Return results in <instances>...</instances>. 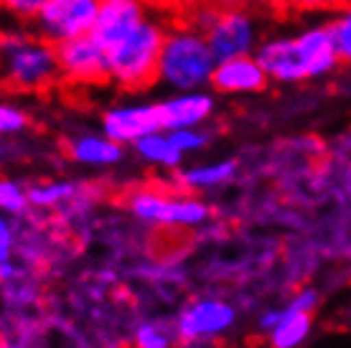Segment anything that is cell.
Instances as JSON below:
<instances>
[{"label":"cell","instance_id":"1","mask_svg":"<svg viewBox=\"0 0 351 348\" xmlns=\"http://www.w3.org/2000/svg\"><path fill=\"white\" fill-rule=\"evenodd\" d=\"M255 56L275 84H300L321 79L341 66L328 21L308 23L290 34L265 36Z\"/></svg>","mask_w":351,"mask_h":348},{"label":"cell","instance_id":"2","mask_svg":"<svg viewBox=\"0 0 351 348\" xmlns=\"http://www.w3.org/2000/svg\"><path fill=\"white\" fill-rule=\"evenodd\" d=\"M59 82L56 44L34 26L0 23V87L13 95H46Z\"/></svg>","mask_w":351,"mask_h":348},{"label":"cell","instance_id":"3","mask_svg":"<svg viewBox=\"0 0 351 348\" xmlns=\"http://www.w3.org/2000/svg\"><path fill=\"white\" fill-rule=\"evenodd\" d=\"M214 66L217 56L193 18L178 16L173 23H168L158 61L160 87H166L168 92L209 87Z\"/></svg>","mask_w":351,"mask_h":348},{"label":"cell","instance_id":"4","mask_svg":"<svg viewBox=\"0 0 351 348\" xmlns=\"http://www.w3.org/2000/svg\"><path fill=\"white\" fill-rule=\"evenodd\" d=\"M166 31V18L150 13L141 26H135L107 49V69L114 87L125 92H143L158 84V61Z\"/></svg>","mask_w":351,"mask_h":348},{"label":"cell","instance_id":"5","mask_svg":"<svg viewBox=\"0 0 351 348\" xmlns=\"http://www.w3.org/2000/svg\"><path fill=\"white\" fill-rule=\"evenodd\" d=\"M193 18V23L202 28L211 51L219 59H232V56H247L255 53L260 41H263V23L252 5L247 8H217L206 5Z\"/></svg>","mask_w":351,"mask_h":348},{"label":"cell","instance_id":"6","mask_svg":"<svg viewBox=\"0 0 351 348\" xmlns=\"http://www.w3.org/2000/svg\"><path fill=\"white\" fill-rule=\"evenodd\" d=\"M56 53H59V77L64 84L84 89L110 82L107 49L92 34L64 41L56 46Z\"/></svg>","mask_w":351,"mask_h":348},{"label":"cell","instance_id":"7","mask_svg":"<svg viewBox=\"0 0 351 348\" xmlns=\"http://www.w3.org/2000/svg\"><path fill=\"white\" fill-rule=\"evenodd\" d=\"M99 10V0H46L36 16L34 28L51 44H64L71 38L92 34Z\"/></svg>","mask_w":351,"mask_h":348},{"label":"cell","instance_id":"8","mask_svg":"<svg viewBox=\"0 0 351 348\" xmlns=\"http://www.w3.org/2000/svg\"><path fill=\"white\" fill-rule=\"evenodd\" d=\"M156 130H163L158 102L114 105L102 114V132L120 145H135L141 138Z\"/></svg>","mask_w":351,"mask_h":348},{"label":"cell","instance_id":"9","mask_svg":"<svg viewBox=\"0 0 351 348\" xmlns=\"http://www.w3.org/2000/svg\"><path fill=\"white\" fill-rule=\"evenodd\" d=\"M156 8L158 5L153 0H99L92 36L105 49H110L135 26H141L150 13H156Z\"/></svg>","mask_w":351,"mask_h":348},{"label":"cell","instance_id":"10","mask_svg":"<svg viewBox=\"0 0 351 348\" xmlns=\"http://www.w3.org/2000/svg\"><path fill=\"white\" fill-rule=\"evenodd\" d=\"M160 125L163 130H181V127H202L211 120L217 110V95L214 89H181L171 92L166 99L158 102Z\"/></svg>","mask_w":351,"mask_h":348},{"label":"cell","instance_id":"11","mask_svg":"<svg viewBox=\"0 0 351 348\" xmlns=\"http://www.w3.org/2000/svg\"><path fill=\"white\" fill-rule=\"evenodd\" d=\"M267 84H270V79L265 74L263 64L257 61L255 53H247V56H232V59L217 61L209 87L217 95L247 97L260 95Z\"/></svg>","mask_w":351,"mask_h":348},{"label":"cell","instance_id":"12","mask_svg":"<svg viewBox=\"0 0 351 348\" xmlns=\"http://www.w3.org/2000/svg\"><path fill=\"white\" fill-rule=\"evenodd\" d=\"M128 206L138 216L163 224H193L206 216V206L196 201H171L160 188H135L128 196Z\"/></svg>","mask_w":351,"mask_h":348},{"label":"cell","instance_id":"13","mask_svg":"<svg viewBox=\"0 0 351 348\" xmlns=\"http://www.w3.org/2000/svg\"><path fill=\"white\" fill-rule=\"evenodd\" d=\"M66 156L84 166H112L117 160H123V145L102 135H80L64 142Z\"/></svg>","mask_w":351,"mask_h":348},{"label":"cell","instance_id":"14","mask_svg":"<svg viewBox=\"0 0 351 348\" xmlns=\"http://www.w3.org/2000/svg\"><path fill=\"white\" fill-rule=\"evenodd\" d=\"M232 323V310L221 303H202L191 308L189 313L181 318V333L186 338L202 336V333H214L227 328Z\"/></svg>","mask_w":351,"mask_h":348},{"label":"cell","instance_id":"15","mask_svg":"<svg viewBox=\"0 0 351 348\" xmlns=\"http://www.w3.org/2000/svg\"><path fill=\"white\" fill-rule=\"evenodd\" d=\"M135 150L148 163H153V166H166V168H176L181 163V158H184V153L173 145L168 130H156L150 132V135H145V138H141L135 142Z\"/></svg>","mask_w":351,"mask_h":348},{"label":"cell","instance_id":"16","mask_svg":"<svg viewBox=\"0 0 351 348\" xmlns=\"http://www.w3.org/2000/svg\"><path fill=\"white\" fill-rule=\"evenodd\" d=\"M313 323L311 310H288L282 313L280 325L272 333V348H293L295 343L303 340V336L308 333Z\"/></svg>","mask_w":351,"mask_h":348},{"label":"cell","instance_id":"17","mask_svg":"<svg viewBox=\"0 0 351 348\" xmlns=\"http://www.w3.org/2000/svg\"><path fill=\"white\" fill-rule=\"evenodd\" d=\"M237 171L234 160H224V163H211V166L191 168L184 175H178V181L184 186H214V183H224L227 178H232Z\"/></svg>","mask_w":351,"mask_h":348},{"label":"cell","instance_id":"18","mask_svg":"<svg viewBox=\"0 0 351 348\" xmlns=\"http://www.w3.org/2000/svg\"><path fill=\"white\" fill-rule=\"evenodd\" d=\"M328 28L334 34L341 64H351V5H339L328 18Z\"/></svg>","mask_w":351,"mask_h":348},{"label":"cell","instance_id":"19","mask_svg":"<svg viewBox=\"0 0 351 348\" xmlns=\"http://www.w3.org/2000/svg\"><path fill=\"white\" fill-rule=\"evenodd\" d=\"M44 5L46 0H0V21L34 26L36 16L41 13Z\"/></svg>","mask_w":351,"mask_h":348},{"label":"cell","instance_id":"20","mask_svg":"<svg viewBox=\"0 0 351 348\" xmlns=\"http://www.w3.org/2000/svg\"><path fill=\"white\" fill-rule=\"evenodd\" d=\"M28 122L31 120H28V112L23 110V107L0 99V138H3V135H16V132L26 130Z\"/></svg>","mask_w":351,"mask_h":348},{"label":"cell","instance_id":"21","mask_svg":"<svg viewBox=\"0 0 351 348\" xmlns=\"http://www.w3.org/2000/svg\"><path fill=\"white\" fill-rule=\"evenodd\" d=\"M173 145L181 153H189V150H199L209 142V135L202 130V127H181V130H168Z\"/></svg>","mask_w":351,"mask_h":348},{"label":"cell","instance_id":"22","mask_svg":"<svg viewBox=\"0 0 351 348\" xmlns=\"http://www.w3.org/2000/svg\"><path fill=\"white\" fill-rule=\"evenodd\" d=\"M0 206L8 211H21L26 206V196L21 193V188L3 175H0Z\"/></svg>","mask_w":351,"mask_h":348},{"label":"cell","instance_id":"23","mask_svg":"<svg viewBox=\"0 0 351 348\" xmlns=\"http://www.w3.org/2000/svg\"><path fill=\"white\" fill-rule=\"evenodd\" d=\"M74 193V186L69 183H62V186H46V188H34V191L28 193V199L34 201V203H53V201L59 199H66Z\"/></svg>","mask_w":351,"mask_h":348},{"label":"cell","instance_id":"24","mask_svg":"<svg viewBox=\"0 0 351 348\" xmlns=\"http://www.w3.org/2000/svg\"><path fill=\"white\" fill-rule=\"evenodd\" d=\"M341 5V0H295V13H306V16H331L336 8Z\"/></svg>","mask_w":351,"mask_h":348},{"label":"cell","instance_id":"25","mask_svg":"<svg viewBox=\"0 0 351 348\" xmlns=\"http://www.w3.org/2000/svg\"><path fill=\"white\" fill-rule=\"evenodd\" d=\"M206 5H209V0H166V3H163V8L173 10V13L186 16V18L196 16V13L202 8H206Z\"/></svg>","mask_w":351,"mask_h":348},{"label":"cell","instance_id":"26","mask_svg":"<svg viewBox=\"0 0 351 348\" xmlns=\"http://www.w3.org/2000/svg\"><path fill=\"white\" fill-rule=\"evenodd\" d=\"M263 10H267L270 16H288V13H295V0H255Z\"/></svg>","mask_w":351,"mask_h":348},{"label":"cell","instance_id":"27","mask_svg":"<svg viewBox=\"0 0 351 348\" xmlns=\"http://www.w3.org/2000/svg\"><path fill=\"white\" fill-rule=\"evenodd\" d=\"M138 343H141V348H166V338L156 328H143L138 333Z\"/></svg>","mask_w":351,"mask_h":348},{"label":"cell","instance_id":"28","mask_svg":"<svg viewBox=\"0 0 351 348\" xmlns=\"http://www.w3.org/2000/svg\"><path fill=\"white\" fill-rule=\"evenodd\" d=\"M255 0H209V5H217V8H247Z\"/></svg>","mask_w":351,"mask_h":348},{"label":"cell","instance_id":"29","mask_svg":"<svg viewBox=\"0 0 351 348\" xmlns=\"http://www.w3.org/2000/svg\"><path fill=\"white\" fill-rule=\"evenodd\" d=\"M8 247H10L8 229H5V224L0 221V260H5V257H8Z\"/></svg>","mask_w":351,"mask_h":348},{"label":"cell","instance_id":"30","mask_svg":"<svg viewBox=\"0 0 351 348\" xmlns=\"http://www.w3.org/2000/svg\"><path fill=\"white\" fill-rule=\"evenodd\" d=\"M153 3H156V5H158V8H163V3H166V0H153Z\"/></svg>","mask_w":351,"mask_h":348},{"label":"cell","instance_id":"31","mask_svg":"<svg viewBox=\"0 0 351 348\" xmlns=\"http://www.w3.org/2000/svg\"><path fill=\"white\" fill-rule=\"evenodd\" d=\"M341 5H351V0H341Z\"/></svg>","mask_w":351,"mask_h":348}]
</instances>
